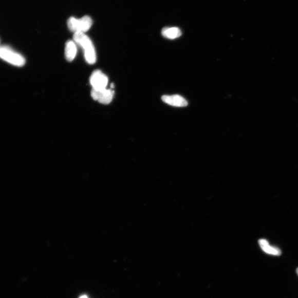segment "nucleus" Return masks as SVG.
<instances>
[{"label":"nucleus","mask_w":298,"mask_h":298,"mask_svg":"<svg viewBox=\"0 0 298 298\" xmlns=\"http://www.w3.org/2000/svg\"><path fill=\"white\" fill-rule=\"evenodd\" d=\"M73 42L83 48L86 62L94 64L96 62V53L94 44L89 37L84 33L77 32L73 35Z\"/></svg>","instance_id":"1"},{"label":"nucleus","mask_w":298,"mask_h":298,"mask_svg":"<svg viewBox=\"0 0 298 298\" xmlns=\"http://www.w3.org/2000/svg\"><path fill=\"white\" fill-rule=\"evenodd\" d=\"M0 58L17 67L23 66L26 64L25 58L8 46H0Z\"/></svg>","instance_id":"2"},{"label":"nucleus","mask_w":298,"mask_h":298,"mask_svg":"<svg viewBox=\"0 0 298 298\" xmlns=\"http://www.w3.org/2000/svg\"><path fill=\"white\" fill-rule=\"evenodd\" d=\"M92 21L89 16H84L80 19L71 17L68 20V26L72 32L85 33L91 27Z\"/></svg>","instance_id":"3"},{"label":"nucleus","mask_w":298,"mask_h":298,"mask_svg":"<svg viewBox=\"0 0 298 298\" xmlns=\"http://www.w3.org/2000/svg\"><path fill=\"white\" fill-rule=\"evenodd\" d=\"M115 91L113 89H92V99L99 102L104 104H109L114 99Z\"/></svg>","instance_id":"4"},{"label":"nucleus","mask_w":298,"mask_h":298,"mask_svg":"<svg viewBox=\"0 0 298 298\" xmlns=\"http://www.w3.org/2000/svg\"><path fill=\"white\" fill-rule=\"evenodd\" d=\"M90 83L93 89H105L108 83V79L106 74L101 71L96 70L91 74Z\"/></svg>","instance_id":"5"},{"label":"nucleus","mask_w":298,"mask_h":298,"mask_svg":"<svg viewBox=\"0 0 298 298\" xmlns=\"http://www.w3.org/2000/svg\"><path fill=\"white\" fill-rule=\"evenodd\" d=\"M161 99L164 102L169 104L170 106L184 107L188 105V101L180 95H164Z\"/></svg>","instance_id":"6"},{"label":"nucleus","mask_w":298,"mask_h":298,"mask_svg":"<svg viewBox=\"0 0 298 298\" xmlns=\"http://www.w3.org/2000/svg\"><path fill=\"white\" fill-rule=\"evenodd\" d=\"M258 244L260 248L267 254L274 256L281 255L282 252L281 250L277 247L271 246L267 240L264 239V238L260 239L258 240Z\"/></svg>","instance_id":"7"},{"label":"nucleus","mask_w":298,"mask_h":298,"mask_svg":"<svg viewBox=\"0 0 298 298\" xmlns=\"http://www.w3.org/2000/svg\"><path fill=\"white\" fill-rule=\"evenodd\" d=\"M77 53L76 43L73 41L67 42L65 45V55L66 59L69 62L73 61Z\"/></svg>","instance_id":"8"},{"label":"nucleus","mask_w":298,"mask_h":298,"mask_svg":"<svg viewBox=\"0 0 298 298\" xmlns=\"http://www.w3.org/2000/svg\"><path fill=\"white\" fill-rule=\"evenodd\" d=\"M161 33L164 37L170 40L179 38L182 35L181 30L177 27L163 28Z\"/></svg>","instance_id":"9"},{"label":"nucleus","mask_w":298,"mask_h":298,"mask_svg":"<svg viewBox=\"0 0 298 298\" xmlns=\"http://www.w3.org/2000/svg\"><path fill=\"white\" fill-rule=\"evenodd\" d=\"M79 298H88V297H87V295H84L81 296Z\"/></svg>","instance_id":"10"},{"label":"nucleus","mask_w":298,"mask_h":298,"mask_svg":"<svg viewBox=\"0 0 298 298\" xmlns=\"http://www.w3.org/2000/svg\"><path fill=\"white\" fill-rule=\"evenodd\" d=\"M296 273H297V275H298V268H297V269H296Z\"/></svg>","instance_id":"11"}]
</instances>
